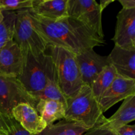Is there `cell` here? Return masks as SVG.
<instances>
[{
	"label": "cell",
	"instance_id": "cell-9",
	"mask_svg": "<svg viewBox=\"0 0 135 135\" xmlns=\"http://www.w3.org/2000/svg\"><path fill=\"white\" fill-rule=\"evenodd\" d=\"M133 95H135V80L117 75L98 102L104 113L116 104Z\"/></svg>",
	"mask_w": 135,
	"mask_h": 135
},
{
	"label": "cell",
	"instance_id": "cell-10",
	"mask_svg": "<svg viewBox=\"0 0 135 135\" xmlns=\"http://www.w3.org/2000/svg\"><path fill=\"white\" fill-rule=\"evenodd\" d=\"M76 59L83 84L90 86L103 69L109 65L108 57L99 55L94 49L77 54Z\"/></svg>",
	"mask_w": 135,
	"mask_h": 135
},
{
	"label": "cell",
	"instance_id": "cell-16",
	"mask_svg": "<svg viewBox=\"0 0 135 135\" xmlns=\"http://www.w3.org/2000/svg\"><path fill=\"white\" fill-rule=\"evenodd\" d=\"M35 109L47 126L52 125L57 120L65 118V105L58 101L40 100Z\"/></svg>",
	"mask_w": 135,
	"mask_h": 135
},
{
	"label": "cell",
	"instance_id": "cell-5",
	"mask_svg": "<svg viewBox=\"0 0 135 135\" xmlns=\"http://www.w3.org/2000/svg\"><path fill=\"white\" fill-rule=\"evenodd\" d=\"M13 40L18 45L25 61L28 54L37 56L46 52L48 44L34 27L28 9L16 11Z\"/></svg>",
	"mask_w": 135,
	"mask_h": 135
},
{
	"label": "cell",
	"instance_id": "cell-24",
	"mask_svg": "<svg viewBox=\"0 0 135 135\" xmlns=\"http://www.w3.org/2000/svg\"><path fill=\"white\" fill-rule=\"evenodd\" d=\"M7 135H34L30 134L21 127V125L15 119L13 120L11 129Z\"/></svg>",
	"mask_w": 135,
	"mask_h": 135
},
{
	"label": "cell",
	"instance_id": "cell-7",
	"mask_svg": "<svg viewBox=\"0 0 135 135\" xmlns=\"http://www.w3.org/2000/svg\"><path fill=\"white\" fill-rule=\"evenodd\" d=\"M69 17L77 20L104 38L102 25V12L95 0H68Z\"/></svg>",
	"mask_w": 135,
	"mask_h": 135
},
{
	"label": "cell",
	"instance_id": "cell-17",
	"mask_svg": "<svg viewBox=\"0 0 135 135\" xmlns=\"http://www.w3.org/2000/svg\"><path fill=\"white\" fill-rule=\"evenodd\" d=\"M88 130L80 124L63 119L56 124L47 126L36 135H82Z\"/></svg>",
	"mask_w": 135,
	"mask_h": 135
},
{
	"label": "cell",
	"instance_id": "cell-25",
	"mask_svg": "<svg viewBox=\"0 0 135 135\" xmlns=\"http://www.w3.org/2000/svg\"><path fill=\"white\" fill-rule=\"evenodd\" d=\"M113 133L115 135H135V125H126L119 128Z\"/></svg>",
	"mask_w": 135,
	"mask_h": 135
},
{
	"label": "cell",
	"instance_id": "cell-19",
	"mask_svg": "<svg viewBox=\"0 0 135 135\" xmlns=\"http://www.w3.org/2000/svg\"><path fill=\"white\" fill-rule=\"evenodd\" d=\"M31 96L37 102L40 100H55L63 103L66 105L67 98L62 93L58 85L57 74L48 79L47 84L41 92L32 94Z\"/></svg>",
	"mask_w": 135,
	"mask_h": 135
},
{
	"label": "cell",
	"instance_id": "cell-1",
	"mask_svg": "<svg viewBox=\"0 0 135 135\" xmlns=\"http://www.w3.org/2000/svg\"><path fill=\"white\" fill-rule=\"evenodd\" d=\"M34 27L49 46L63 47L75 55L105 44V40L84 24L70 17L60 20L47 19L33 13Z\"/></svg>",
	"mask_w": 135,
	"mask_h": 135
},
{
	"label": "cell",
	"instance_id": "cell-26",
	"mask_svg": "<svg viewBox=\"0 0 135 135\" xmlns=\"http://www.w3.org/2000/svg\"><path fill=\"white\" fill-rule=\"evenodd\" d=\"M119 2L122 5L124 9H135L134 0H119Z\"/></svg>",
	"mask_w": 135,
	"mask_h": 135
},
{
	"label": "cell",
	"instance_id": "cell-27",
	"mask_svg": "<svg viewBox=\"0 0 135 135\" xmlns=\"http://www.w3.org/2000/svg\"><path fill=\"white\" fill-rule=\"evenodd\" d=\"M115 0H101L100 1V4H99V7H100V11L102 13L103 11L112 3H113Z\"/></svg>",
	"mask_w": 135,
	"mask_h": 135
},
{
	"label": "cell",
	"instance_id": "cell-15",
	"mask_svg": "<svg viewBox=\"0 0 135 135\" xmlns=\"http://www.w3.org/2000/svg\"><path fill=\"white\" fill-rule=\"evenodd\" d=\"M134 120L135 95H133L125 99L117 112L111 117L106 118L102 126L114 132Z\"/></svg>",
	"mask_w": 135,
	"mask_h": 135
},
{
	"label": "cell",
	"instance_id": "cell-28",
	"mask_svg": "<svg viewBox=\"0 0 135 135\" xmlns=\"http://www.w3.org/2000/svg\"><path fill=\"white\" fill-rule=\"evenodd\" d=\"M3 18V13H2V11L0 9V22H1V21L2 20Z\"/></svg>",
	"mask_w": 135,
	"mask_h": 135
},
{
	"label": "cell",
	"instance_id": "cell-13",
	"mask_svg": "<svg viewBox=\"0 0 135 135\" xmlns=\"http://www.w3.org/2000/svg\"><path fill=\"white\" fill-rule=\"evenodd\" d=\"M108 57L109 64L117 75L135 80V50H128L114 46Z\"/></svg>",
	"mask_w": 135,
	"mask_h": 135
},
{
	"label": "cell",
	"instance_id": "cell-4",
	"mask_svg": "<svg viewBox=\"0 0 135 135\" xmlns=\"http://www.w3.org/2000/svg\"><path fill=\"white\" fill-rule=\"evenodd\" d=\"M56 74L55 65L50 54L26 56L22 71L17 79L30 95L41 92L50 78Z\"/></svg>",
	"mask_w": 135,
	"mask_h": 135
},
{
	"label": "cell",
	"instance_id": "cell-12",
	"mask_svg": "<svg viewBox=\"0 0 135 135\" xmlns=\"http://www.w3.org/2000/svg\"><path fill=\"white\" fill-rule=\"evenodd\" d=\"M13 119L32 134H38L47 127L34 108L28 104H21L12 112Z\"/></svg>",
	"mask_w": 135,
	"mask_h": 135
},
{
	"label": "cell",
	"instance_id": "cell-14",
	"mask_svg": "<svg viewBox=\"0 0 135 135\" xmlns=\"http://www.w3.org/2000/svg\"><path fill=\"white\" fill-rule=\"evenodd\" d=\"M68 0H33L30 10L34 14L50 20H60L69 17Z\"/></svg>",
	"mask_w": 135,
	"mask_h": 135
},
{
	"label": "cell",
	"instance_id": "cell-11",
	"mask_svg": "<svg viewBox=\"0 0 135 135\" xmlns=\"http://www.w3.org/2000/svg\"><path fill=\"white\" fill-rule=\"evenodd\" d=\"M25 58L18 45L9 41L0 51V76L17 78L21 74Z\"/></svg>",
	"mask_w": 135,
	"mask_h": 135
},
{
	"label": "cell",
	"instance_id": "cell-18",
	"mask_svg": "<svg viewBox=\"0 0 135 135\" xmlns=\"http://www.w3.org/2000/svg\"><path fill=\"white\" fill-rule=\"evenodd\" d=\"M117 73L112 65H108L99 74L90 85L94 97L98 101L102 95L114 81Z\"/></svg>",
	"mask_w": 135,
	"mask_h": 135
},
{
	"label": "cell",
	"instance_id": "cell-3",
	"mask_svg": "<svg viewBox=\"0 0 135 135\" xmlns=\"http://www.w3.org/2000/svg\"><path fill=\"white\" fill-rule=\"evenodd\" d=\"M49 47L59 88L66 98L73 97L83 85L76 55L58 46H50Z\"/></svg>",
	"mask_w": 135,
	"mask_h": 135
},
{
	"label": "cell",
	"instance_id": "cell-6",
	"mask_svg": "<svg viewBox=\"0 0 135 135\" xmlns=\"http://www.w3.org/2000/svg\"><path fill=\"white\" fill-rule=\"evenodd\" d=\"M21 104L36 108L38 102L30 94L17 78L0 76V112L13 119V109Z\"/></svg>",
	"mask_w": 135,
	"mask_h": 135
},
{
	"label": "cell",
	"instance_id": "cell-22",
	"mask_svg": "<svg viewBox=\"0 0 135 135\" xmlns=\"http://www.w3.org/2000/svg\"><path fill=\"white\" fill-rule=\"evenodd\" d=\"M13 119L5 117L0 112V134L3 135H7L11 129Z\"/></svg>",
	"mask_w": 135,
	"mask_h": 135
},
{
	"label": "cell",
	"instance_id": "cell-2",
	"mask_svg": "<svg viewBox=\"0 0 135 135\" xmlns=\"http://www.w3.org/2000/svg\"><path fill=\"white\" fill-rule=\"evenodd\" d=\"M64 119L80 124L88 130L105 122L106 117L90 86L83 84L75 96L67 98Z\"/></svg>",
	"mask_w": 135,
	"mask_h": 135
},
{
	"label": "cell",
	"instance_id": "cell-20",
	"mask_svg": "<svg viewBox=\"0 0 135 135\" xmlns=\"http://www.w3.org/2000/svg\"><path fill=\"white\" fill-rule=\"evenodd\" d=\"M2 13L3 18L0 22V51L9 41L13 40L16 18L15 11H2Z\"/></svg>",
	"mask_w": 135,
	"mask_h": 135
},
{
	"label": "cell",
	"instance_id": "cell-29",
	"mask_svg": "<svg viewBox=\"0 0 135 135\" xmlns=\"http://www.w3.org/2000/svg\"><path fill=\"white\" fill-rule=\"evenodd\" d=\"M0 135H3V134H0Z\"/></svg>",
	"mask_w": 135,
	"mask_h": 135
},
{
	"label": "cell",
	"instance_id": "cell-23",
	"mask_svg": "<svg viewBox=\"0 0 135 135\" xmlns=\"http://www.w3.org/2000/svg\"><path fill=\"white\" fill-rule=\"evenodd\" d=\"M82 135H115V134L109 129L100 125L89 129Z\"/></svg>",
	"mask_w": 135,
	"mask_h": 135
},
{
	"label": "cell",
	"instance_id": "cell-21",
	"mask_svg": "<svg viewBox=\"0 0 135 135\" xmlns=\"http://www.w3.org/2000/svg\"><path fill=\"white\" fill-rule=\"evenodd\" d=\"M33 0H0V9L7 11H18L32 9Z\"/></svg>",
	"mask_w": 135,
	"mask_h": 135
},
{
	"label": "cell",
	"instance_id": "cell-8",
	"mask_svg": "<svg viewBox=\"0 0 135 135\" xmlns=\"http://www.w3.org/2000/svg\"><path fill=\"white\" fill-rule=\"evenodd\" d=\"M115 46L128 50H135V9H122L117 16Z\"/></svg>",
	"mask_w": 135,
	"mask_h": 135
}]
</instances>
